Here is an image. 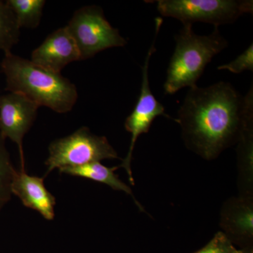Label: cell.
Here are the masks:
<instances>
[{
	"label": "cell",
	"mask_w": 253,
	"mask_h": 253,
	"mask_svg": "<svg viewBox=\"0 0 253 253\" xmlns=\"http://www.w3.org/2000/svg\"><path fill=\"white\" fill-rule=\"evenodd\" d=\"M245 97L230 83L190 88L178 111L186 147L207 161L237 143L243 126Z\"/></svg>",
	"instance_id": "1"
},
{
	"label": "cell",
	"mask_w": 253,
	"mask_h": 253,
	"mask_svg": "<svg viewBox=\"0 0 253 253\" xmlns=\"http://www.w3.org/2000/svg\"><path fill=\"white\" fill-rule=\"evenodd\" d=\"M1 72L8 92L26 96L38 106L59 113L69 112L78 99L76 86L67 78L10 52L4 54Z\"/></svg>",
	"instance_id": "2"
},
{
	"label": "cell",
	"mask_w": 253,
	"mask_h": 253,
	"mask_svg": "<svg viewBox=\"0 0 253 253\" xmlns=\"http://www.w3.org/2000/svg\"><path fill=\"white\" fill-rule=\"evenodd\" d=\"M175 36L176 46L167 71L164 84L166 94H174L182 88L194 87L205 68L215 55L228 46L218 27L208 36H199L192 24H183Z\"/></svg>",
	"instance_id": "3"
},
{
	"label": "cell",
	"mask_w": 253,
	"mask_h": 253,
	"mask_svg": "<svg viewBox=\"0 0 253 253\" xmlns=\"http://www.w3.org/2000/svg\"><path fill=\"white\" fill-rule=\"evenodd\" d=\"M160 14L183 24L211 23L214 27L234 23L242 15L252 14V0H158Z\"/></svg>",
	"instance_id": "4"
},
{
	"label": "cell",
	"mask_w": 253,
	"mask_h": 253,
	"mask_svg": "<svg viewBox=\"0 0 253 253\" xmlns=\"http://www.w3.org/2000/svg\"><path fill=\"white\" fill-rule=\"evenodd\" d=\"M45 162L46 176L57 168L76 167L104 159H118L116 150L105 136L95 135L83 126L71 135L53 141Z\"/></svg>",
	"instance_id": "5"
},
{
	"label": "cell",
	"mask_w": 253,
	"mask_h": 253,
	"mask_svg": "<svg viewBox=\"0 0 253 253\" xmlns=\"http://www.w3.org/2000/svg\"><path fill=\"white\" fill-rule=\"evenodd\" d=\"M76 43L81 60L93 57L100 51L121 47L127 42L112 27L97 6H88L77 10L66 26Z\"/></svg>",
	"instance_id": "6"
},
{
	"label": "cell",
	"mask_w": 253,
	"mask_h": 253,
	"mask_svg": "<svg viewBox=\"0 0 253 253\" xmlns=\"http://www.w3.org/2000/svg\"><path fill=\"white\" fill-rule=\"evenodd\" d=\"M155 20H156V33H155L154 41L146 55L144 66H142V81H141L140 94L132 112L126 118L125 122V128L131 134V141L127 154L126 158L123 160L120 168H123L126 169L129 176V180L132 185H134V181L132 172H131V163L134 146L138 138L141 134H146L149 131L154 120L159 116H164L176 121V119L166 114L165 112L164 106L156 99L150 87L149 78L150 59L152 54L156 51V46H155L156 40L163 24L162 18L157 17Z\"/></svg>",
	"instance_id": "7"
},
{
	"label": "cell",
	"mask_w": 253,
	"mask_h": 253,
	"mask_svg": "<svg viewBox=\"0 0 253 253\" xmlns=\"http://www.w3.org/2000/svg\"><path fill=\"white\" fill-rule=\"evenodd\" d=\"M39 106L26 96L9 92L0 96V133L16 143L21 158V170H25L23 139L31 129Z\"/></svg>",
	"instance_id": "8"
},
{
	"label": "cell",
	"mask_w": 253,
	"mask_h": 253,
	"mask_svg": "<svg viewBox=\"0 0 253 253\" xmlns=\"http://www.w3.org/2000/svg\"><path fill=\"white\" fill-rule=\"evenodd\" d=\"M253 197H233L221 208L220 226L233 244L244 253H253Z\"/></svg>",
	"instance_id": "9"
},
{
	"label": "cell",
	"mask_w": 253,
	"mask_h": 253,
	"mask_svg": "<svg viewBox=\"0 0 253 253\" xmlns=\"http://www.w3.org/2000/svg\"><path fill=\"white\" fill-rule=\"evenodd\" d=\"M81 60L76 43L66 27L59 28L46 37L33 51L32 62L56 73H61L65 66Z\"/></svg>",
	"instance_id": "10"
},
{
	"label": "cell",
	"mask_w": 253,
	"mask_h": 253,
	"mask_svg": "<svg viewBox=\"0 0 253 253\" xmlns=\"http://www.w3.org/2000/svg\"><path fill=\"white\" fill-rule=\"evenodd\" d=\"M11 193L26 207L38 211L44 219H54L56 199L44 186V178L29 175L20 169L14 176Z\"/></svg>",
	"instance_id": "11"
},
{
	"label": "cell",
	"mask_w": 253,
	"mask_h": 253,
	"mask_svg": "<svg viewBox=\"0 0 253 253\" xmlns=\"http://www.w3.org/2000/svg\"><path fill=\"white\" fill-rule=\"evenodd\" d=\"M253 88L245 96L242 128L237 143L241 196L253 197Z\"/></svg>",
	"instance_id": "12"
},
{
	"label": "cell",
	"mask_w": 253,
	"mask_h": 253,
	"mask_svg": "<svg viewBox=\"0 0 253 253\" xmlns=\"http://www.w3.org/2000/svg\"><path fill=\"white\" fill-rule=\"evenodd\" d=\"M119 168L120 166L108 168L100 162H94L81 166H76V167L60 168L59 169L61 173L91 179V180L106 184L116 191H123L131 196L139 209L142 212H144V208L136 201L131 188L126 185V183L121 181L119 179V176L115 173V171Z\"/></svg>",
	"instance_id": "13"
},
{
	"label": "cell",
	"mask_w": 253,
	"mask_h": 253,
	"mask_svg": "<svg viewBox=\"0 0 253 253\" xmlns=\"http://www.w3.org/2000/svg\"><path fill=\"white\" fill-rule=\"evenodd\" d=\"M6 4L14 13L20 28H36L41 22L44 0H8Z\"/></svg>",
	"instance_id": "14"
},
{
	"label": "cell",
	"mask_w": 253,
	"mask_h": 253,
	"mask_svg": "<svg viewBox=\"0 0 253 253\" xmlns=\"http://www.w3.org/2000/svg\"><path fill=\"white\" fill-rule=\"evenodd\" d=\"M20 27L14 13L6 4L0 1V49L4 54L11 50L19 41Z\"/></svg>",
	"instance_id": "15"
},
{
	"label": "cell",
	"mask_w": 253,
	"mask_h": 253,
	"mask_svg": "<svg viewBox=\"0 0 253 253\" xmlns=\"http://www.w3.org/2000/svg\"><path fill=\"white\" fill-rule=\"evenodd\" d=\"M5 139L0 133V211L11 199V186L17 172L10 159Z\"/></svg>",
	"instance_id": "16"
},
{
	"label": "cell",
	"mask_w": 253,
	"mask_h": 253,
	"mask_svg": "<svg viewBox=\"0 0 253 253\" xmlns=\"http://www.w3.org/2000/svg\"><path fill=\"white\" fill-rule=\"evenodd\" d=\"M193 253H244L236 249L222 231H218L202 249Z\"/></svg>",
	"instance_id": "17"
},
{
	"label": "cell",
	"mask_w": 253,
	"mask_h": 253,
	"mask_svg": "<svg viewBox=\"0 0 253 253\" xmlns=\"http://www.w3.org/2000/svg\"><path fill=\"white\" fill-rule=\"evenodd\" d=\"M219 71L227 70L233 73L239 74L244 71H253V44H251L242 54L227 64L221 65L217 67Z\"/></svg>",
	"instance_id": "18"
}]
</instances>
